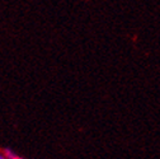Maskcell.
<instances>
[{
    "label": "cell",
    "mask_w": 160,
    "mask_h": 159,
    "mask_svg": "<svg viewBox=\"0 0 160 159\" xmlns=\"http://www.w3.org/2000/svg\"><path fill=\"white\" fill-rule=\"evenodd\" d=\"M2 153H3V155H4V159H19V155H18L15 151H13L12 149H9V148L3 149Z\"/></svg>",
    "instance_id": "1"
},
{
    "label": "cell",
    "mask_w": 160,
    "mask_h": 159,
    "mask_svg": "<svg viewBox=\"0 0 160 159\" xmlns=\"http://www.w3.org/2000/svg\"><path fill=\"white\" fill-rule=\"evenodd\" d=\"M0 159H4V155H3V153L0 151Z\"/></svg>",
    "instance_id": "2"
}]
</instances>
